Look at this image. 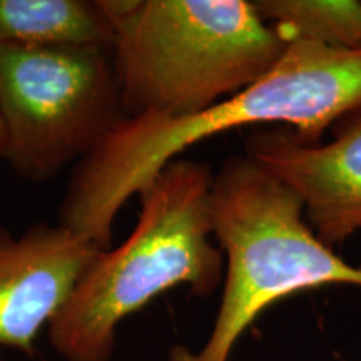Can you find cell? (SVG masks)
<instances>
[{
  "label": "cell",
  "mask_w": 361,
  "mask_h": 361,
  "mask_svg": "<svg viewBox=\"0 0 361 361\" xmlns=\"http://www.w3.org/2000/svg\"><path fill=\"white\" fill-rule=\"evenodd\" d=\"M99 251L61 224L35 223L20 234L0 226V346L32 355Z\"/></svg>",
  "instance_id": "52a82bcc"
},
{
  "label": "cell",
  "mask_w": 361,
  "mask_h": 361,
  "mask_svg": "<svg viewBox=\"0 0 361 361\" xmlns=\"http://www.w3.org/2000/svg\"><path fill=\"white\" fill-rule=\"evenodd\" d=\"M264 24L288 42L308 40L341 51H361L358 0H251Z\"/></svg>",
  "instance_id": "9c48e42d"
},
{
  "label": "cell",
  "mask_w": 361,
  "mask_h": 361,
  "mask_svg": "<svg viewBox=\"0 0 361 361\" xmlns=\"http://www.w3.org/2000/svg\"><path fill=\"white\" fill-rule=\"evenodd\" d=\"M361 101V51L293 40L258 82L191 116L126 117L71 171L57 223L109 250L130 197L194 144L239 128L283 126L310 144Z\"/></svg>",
  "instance_id": "6da1fadb"
},
{
  "label": "cell",
  "mask_w": 361,
  "mask_h": 361,
  "mask_svg": "<svg viewBox=\"0 0 361 361\" xmlns=\"http://www.w3.org/2000/svg\"><path fill=\"white\" fill-rule=\"evenodd\" d=\"M211 218L226 256L218 316L200 351L176 345L168 361H229L239 338L283 298L326 284L361 288V263L319 241L300 196L246 154L226 157L214 173Z\"/></svg>",
  "instance_id": "277c9868"
},
{
  "label": "cell",
  "mask_w": 361,
  "mask_h": 361,
  "mask_svg": "<svg viewBox=\"0 0 361 361\" xmlns=\"http://www.w3.org/2000/svg\"><path fill=\"white\" fill-rule=\"evenodd\" d=\"M328 133V142L310 144L283 126L258 128L245 154L300 196L310 228L333 250L361 229V101Z\"/></svg>",
  "instance_id": "8992f818"
},
{
  "label": "cell",
  "mask_w": 361,
  "mask_h": 361,
  "mask_svg": "<svg viewBox=\"0 0 361 361\" xmlns=\"http://www.w3.org/2000/svg\"><path fill=\"white\" fill-rule=\"evenodd\" d=\"M102 0H0V44L114 47Z\"/></svg>",
  "instance_id": "ba28073f"
},
{
  "label": "cell",
  "mask_w": 361,
  "mask_h": 361,
  "mask_svg": "<svg viewBox=\"0 0 361 361\" xmlns=\"http://www.w3.org/2000/svg\"><path fill=\"white\" fill-rule=\"evenodd\" d=\"M6 152H7V134H6V126H4L2 112H0V162L6 161Z\"/></svg>",
  "instance_id": "30bf717a"
},
{
  "label": "cell",
  "mask_w": 361,
  "mask_h": 361,
  "mask_svg": "<svg viewBox=\"0 0 361 361\" xmlns=\"http://www.w3.org/2000/svg\"><path fill=\"white\" fill-rule=\"evenodd\" d=\"M126 116H191L258 82L286 39L251 0H102Z\"/></svg>",
  "instance_id": "3957f363"
},
{
  "label": "cell",
  "mask_w": 361,
  "mask_h": 361,
  "mask_svg": "<svg viewBox=\"0 0 361 361\" xmlns=\"http://www.w3.org/2000/svg\"><path fill=\"white\" fill-rule=\"evenodd\" d=\"M214 171L200 161L169 162L141 192L135 228L101 250L49 323L47 338L66 361H111L117 328L162 293L186 284L206 298L224 278L213 238Z\"/></svg>",
  "instance_id": "7a4b0ae2"
},
{
  "label": "cell",
  "mask_w": 361,
  "mask_h": 361,
  "mask_svg": "<svg viewBox=\"0 0 361 361\" xmlns=\"http://www.w3.org/2000/svg\"><path fill=\"white\" fill-rule=\"evenodd\" d=\"M0 112L12 173L57 178L128 117L112 47L0 44Z\"/></svg>",
  "instance_id": "5b68a950"
}]
</instances>
